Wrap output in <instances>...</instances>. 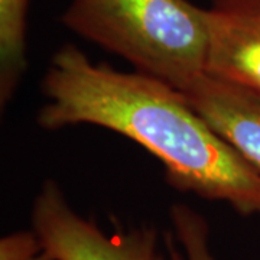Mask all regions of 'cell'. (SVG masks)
<instances>
[{
    "label": "cell",
    "instance_id": "6",
    "mask_svg": "<svg viewBox=\"0 0 260 260\" xmlns=\"http://www.w3.org/2000/svg\"><path fill=\"white\" fill-rule=\"evenodd\" d=\"M29 0H0V103L13 99L25 71Z\"/></svg>",
    "mask_w": 260,
    "mask_h": 260
},
{
    "label": "cell",
    "instance_id": "3",
    "mask_svg": "<svg viewBox=\"0 0 260 260\" xmlns=\"http://www.w3.org/2000/svg\"><path fill=\"white\" fill-rule=\"evenodd\" d=\"M30 223L52 260H165L155 227L107 234L73 210L54 179H47L35 197Z\"/></svg>",
    "mask_w": 260,
    "mask_h": 260
},
{
    "label": "cell",
    "instance_id": "1",
    "mask_svg": "<svg viewBox=\"0 0 260 260\" xmlns=\"http://www.w3.org/2000/svg\"><path fill=\"white\" fill-rule=\"evenodd\" d=\"M37 123L47 130L93 124L136 142L164 165L168 184L243 217H260V174L225 143L182 91L142 73L94 64L65 44L42 83Z\"/></svg>",
    "mask_w": 260,
    "mask_h": 260
},
{
    "label": "cell",
    "instance_id": "7",
    "mask_svg": "<svg viewBox=\"0 0 260 260\" xmlns=\"http://www.w3.org/2000/svg\"><path fill=\"white\" fill-rule=\"evenodd\" d=\"M171 229L162 236L165 260H215L210 249V225L186 204L169 208Z\"/></svg>",
    "mask_w": 260,
    "mask_h": 260
},
{
    "label": "cell",
    "instance_id": "8",
    "mask_svg": "<svg viewBox=\"0 0 260 260\" xmlns=\"http://www.w3.org/2000/svg\"><path fill=\"white\" fill-rule=\"evenodd\" d=\"M0 260H52L34 230L15 232L0 239Z\"/></svg>",
    "mask_w": 260,
    "mask_h": 260
},
{
    "label": "cell",
    "instance_id": "4",
    "mask_svg": "<svg viewBox=\"0 0 260 260\" xmlns=\"http://www.w3.org/2000/svg\"><path fill=\"white\" fill-rule=\"evenodd\" d=\"M205 19V74L260 95V0H211Z\"/></svg>",
    "mask_w": 260,
    "mask_h": 260
},
{
    "label": "cell",
    "instance_id": "5",
    "mask_svg": "<svg viewBox=\"0 0 260 260\" xmlns=\"http://www.w3.org/2000/svg\"><path fill=\"white\" fill-rule=\"evenodd\" d=\"M211 129L260 174V95L201 74L182 91Z\"/></svg>",
    "mask_w": 260,
    "mask_h": 260
},
{
    "label": "cell",
    "instance_id": "2",
    "mask_svg": "<svg viewBox=\"0 0 260 260\" xmlns=\"http://www.w3.org/2000/svg\"><path fill=\"white\" fill-rule=\"evenodd\" d=\"M59 20L179 91L204 74L205 9L188 0H70Z\"/></svg>",
    "mask_w": 260,
    "mask_h": 260
}]
</instances>
